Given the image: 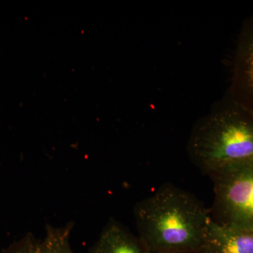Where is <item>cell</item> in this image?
<instances>
[{"instance_id": "cell-1", "label": "cell", "mask_w": 253, "mask_h": 253, "mask_svg": "<svg viewBox=\"0 0 253 253\" xmlns=\"http://www.w3.org/2000/svg\"><path fill=\"white\" fill-rule=\"evenodd\" d=\"M137 237L145 252H199L202 249L211 212L180 188L166 184L134 206Z\"/></svg>"}, {"instance_id": "cell-5", "label": "cell", "mask_w": 253, "mask_h": 253, "mask_svg": "<svg viewBox=\"0 0 253 253\" xmlns=\"http://www.w3.org/2000/svg\"><path fill=\"white\" fill-rule=\"evenodd\" d=\"M201 253H253V227L225 226L211 219Z\"/></svg>"}, {"instance_id": "cell-3", "label": "cell", "mask_w": 253, "mask_h": 253, "mask_svg": "<svg viewBox=\"0 0 253 253\" xmlns=\"http://www.w3.org/2000/svg\"><path fill=\"white\" fill-rule=\"evenodd\" d=\"M210 177L214 184L213 220L222 225L253 227V160Z\"/></svg>"}, {"instance_id": "cell-8", "label": "cell", "mask_w": 253, "mask_h": 253, "mask_svg": "<svg viewBox=\"0 0 253 253\" xmlns=\"http://www.w3.org/2000/svg\"><path fill=\"white\" fill-rule=\"evenodd\" d=\"M201 253V252H200V251H199V252H187V253Z\"/></svg>"}, {"instance_id": "cell-6", "label": "cell", "mask_w": 253, "mask_h": 253, "mask_svg": "<svg viewBox=\"0 0 253 253\" xmlns=\"http://www.w3.org/2000/svg\"><path fill=\"white\" fill-rule=\"evenodd\" d=\"M72 229V224L48 225L44 236H26L4 253H75L70 241Z\"/></svg>"}, {"instance_id": "cell-2", "label": "cell", "mask_w": 253, "mask_h": 253, "mask_svg": "<svg viewBox=\"0 0 253 253\" xmlns=\"http://www.w3.org/2000/svg\"><path fill=\"white\" fill-rule=\"evenodd\" d=\"M191 161L211 176L253 160V114L229 100L195 126L189 142Z\"/></svg>"}, {"instance_id": "cell-4", "label": "cell", "mask_w": 253, "mask_h": 253, "mask_svg": "<svg viewBox=\"0 0 253 253\" xmlns=\"http://www.w3.org/2000/svg\"><path fill=\"white\" fill-rule=\"evenodd\" d=\"M230 89L231 101L253 114V16L240 34Z\"/></svg>"}, {"instance_id": "cell-7", "label": "cell", "mask_w": 253, "mask_h": 253, "mask_svg": "<svg viewBox=\"0 0 253 253\" xmlns=\"http://www.w3.org/2000/svg\"><path fill=\"white\" fill-rule=\"evenodd\" d=\"M90 253H146L137 236L126 226L111 219L101 231Z\"/></svg>"}]
</instances>
